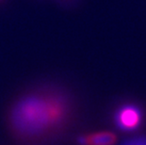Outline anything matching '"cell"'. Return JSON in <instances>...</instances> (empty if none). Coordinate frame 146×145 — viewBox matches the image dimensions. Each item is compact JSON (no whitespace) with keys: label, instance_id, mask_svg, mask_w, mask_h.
Masks as SVG:
<instances>
[{"label":"cell","instance_id":"6da1fadb","mask_svg":"<svg viewBox=\"0 0 146 145\" xmlns=\"http://www.w3.org/2000/svg\"><path fill=\"white\" fill-rule=\"evenodd\" d=\"M69 115L70 104L64 95L39 91L14 104L9 114V125L16 138L34 141L60 128Z\"/></svg>","mask_w":146,"mask_h":145},{"label":"cell","instance_id":"7a4b0ae2","mask_svg":"<svg viewBox=\"0 0 146 145\" xmlns=\"http://www.w3.org/2000/svg\"><path fill=\"white\" fill-rule=\"evenodd\" d=\"M117 123L123 129H134L141 122V113L134 107H125L117 114Z\"/></svg>","mask_w":146,"mask_h":145},{"label":"cell","instance_id":"3957f363","mask_svg":"<svg viewBox=\"0 0 146 145\" xmlns=\"http://www.w3.org/2000/svg\"><path fill=\"white\" fill-rule=\"evenodd\" d=\"M117 137L111 132H97L78 138L80 145H113Z\"/></svg>","mask_w":146,"mask_h":145}]
</instances>
